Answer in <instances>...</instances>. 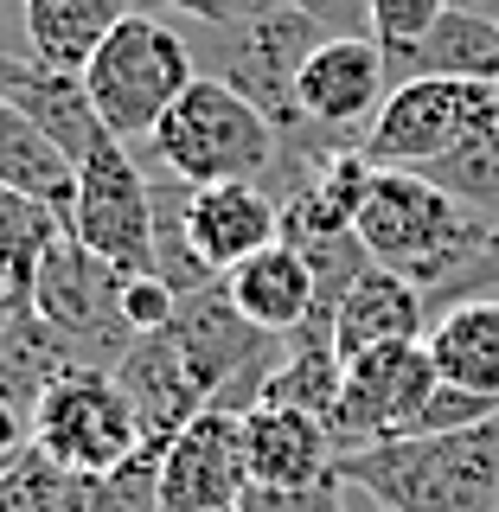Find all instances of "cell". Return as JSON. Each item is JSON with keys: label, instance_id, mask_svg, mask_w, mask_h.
Here are the masks:
<instances>
[{"label": "cell", "instance_id": "obj_1", "mask_svg": "<svg viewBox=\"0 0 499 512\" xmlns=\"http://www.w3.org/2000/svg\"><path fill=\"white\" fill-rule=\"evenodd\" d=\"M352 231H359L372 263L416 282L429 295V308L442 314L461 276L474 269V256L493 244L499 224L480 218L474 205H461L455 192H442L429 173H372Z\"/></svg>", "mask_w": 499, "mask_h": 512}, {"label": "cell", "instance_id": "obj_2", "mask_svg": "<svg viewBox=\"0 0 499 512\" xmlns=\"http://www.w3.org/2000/svg\"><path fill=\"white\" fill-rule=\"evenodd\" d=\"M340 480L378 512H499V416L340 455Z\"/></svg>", "mask_w": 499, "mask_h": 512}, {"label": "cell", "instance_id": "obj_3", "mask_svg": "<svg viewBox=\"0 0 499 512\" xmlns=\"http://www.w3.org/2000/svg\"><path fill=\"white\" fill-rule=\"evenodd\" d=\"M148 160L160 173L186 186H231V180H256L269 186L282 173V135L250 96H237L218 77H192V90L160 116V128L148 141Z\"/></svg>", "mask_w": 499, "mask_h": 512}, {"label": "cell", "instance_id": "obj_4", "mask_svg": "<svg viewBox=\"0 0 499 512\" xmlns=\"http://www.w3.org/2000/svg\"><path fill=\"white\" fill-rule=\"evenodd\" d=\"M199 77V58H192L186 32H173L160 13H128V20L96 45V58L84 64V90L96 103V116L116 141H148L160 116L192 90Z\"/></svg>", "mask_w": 499, "mask_h": 512}, {"label": "cell", "instance_id": "obj_5", "mask_svg": "<svg viewBox=\"0 0 499 512\" xmlns=\"http://www.w3.org/2000/svg\"><path fill=\"white\" fill-rule=\"evenodd\" d=\"M26 442H39L52 461H64L84 480H109L116 468L141 455L148 429L141 410L128 404V391L116 384V372H64L45 384V397L26 416Z\"/></svg>", "mask_w": 499, "mask_h": 512}, {"label": "cell", "instance_id": "obj_6", "mask_svg": "<svg viewBox=\"0 0 499 512\" xmlns=\"http://www.w3.org/2000/svg\"><path fill=\"white\" fill-rule=\"evenodd\" d=\"M71 244L103 256L116 276H154L160 269L154 180H148V167H141V154H128V141H116V135L77 167Z\"/></svg>", "mask_w": 499, "mask_h": 512}, {"label": "cell", "instance_id": "obj_7", "mask_svg": "<svg viewBox=\"0 0 499 512\" xmlns=\"http://www.w3.org/2000/svg\"><path fill=\"white\" fill-rule=\"evenodd\" d=\"M122 282L128 276H116L103 256H90L84 244H71V237H64L39 263V276H32V308H39V320L64 340V352L77 359V372H116L122 352L141 340L122 314Z\"/></svg>", "mask_w": 499, "mask_h": 512}, {"label": "cell", "instance_id": "obj_8", "mask_svg": "<svg viewBox=\"0 0 499 512\" xmlns=\"http://www.w3.org/2000/svg\"><path fill=\"white\" fill-rule=\"evenodd\" d=\"M442 384L436 359H429L423 340H404V346H378V352H359L346 359V378H340V397L327 410V436L340 455H359V448H384V442H404L423 429V404L429 391Z\"/></svg>", "mask_w": 499, "mask_h": 512}, {"label": "cell", "instance_id": "obj_9", "mask_svg": "<svg viewBox=\"0 0 499 512\" xmlns=\"http://www.w3.org/2000/svg\"><path fill=\"white\" fill-rule=\"evenodd\" d=\"M487 90L493 84H468V77H404L359 135V154L378 173H429L474 128Z\"/></svg>", "mask_w": 499, "mask_h": 512}, {"label": "cell", "instance_id": "obj_10", "mask_svg": "<svg viewBox=\"0 0 499 512\" xmlns=\"http://www.w3.org/2000/svg\"><path fill=\"white\" fill-rule=\"evenodd\" d=\"M391 96V52L372 32H327L295 77V103L320 135L359 141Z\"/></svg>", "mask_w": 499, "mask_h": 512}, {"label": "cell", "instance_id": "obj_11", "mask_svg": "<svg viewBox=\"0 0 499 512\" xmlns=\"http://www.w3.org/2000/svg\"><path fill=\"white\" fill-rule=\"evenodd\" d=\"M250 493L244 410H199L160 448V512H231Z\"/></svg>", "mask_w": 499, "mask_h": 512}, {"label": "cell", "instance_id": "obj_12", "mask_svg": "<svg viewBox=\"0 0 499 512\" xmlns=\"http://www.w3.org/2000/svg\"><path fill=\"white\" fill-rule=\"evenodd\" d=\"M333 308V340H340V359H359V352H378V346H404V340H423L436 308L416 282H404L397 269L384 263H365L352 269L340 288L320 295Z\"/></svg>", "mask_w": 499, "mask_h": 512}, {"label": "cell", "instance_id": "obj_13", "mask_svg": "<svg viewBox=\"0 0 499 512\" xmlns=\"http://www.w3.org/2000/svg\"><path fill=\"white\" fill-rule=\"evenodd\" d=\"M244 461H250V487H308L340 468L327 423L314 410H288V404H250L244 410Z\"/></svg>", "mask_w": 499, "mask_h": 512}, {"label": "cell", "instance_id": "obj_14", "mask_svg": "<svg viewBox=\"0 0 499 512\" xmlns=\"http://www.w3.org/2000/svg\"><path fill=\"white\" fill-rule=\"evenodd\" d=\"M224 295H231V308L244 314L250 327L282 333V340H288V333L320 308V269L282 237V244L256 250L250 263H237L231 276H224Z\"/></svg>", "mask_w": 499, "mask_h": 512}, {"label": "cell", "instance_id": "obj_15", "mask_svg": "<svg viewBox=\"0 0 499 512\" xmlns=\"http://www.w3.org/2000/svg\"><path fill=\"white\" fill-rule=\"evenodd\" d=\"M128 13H141V0H26V52L45 71L84 77L96 45L116 32Z\"/></svg>", "mask_w": 499, "mask_h": 512}, {"label": "cell", "instance_id": "obj_16", "mask_svg": "<svg viewBox=\"0 0 499 512\" xmlns=\"http://www.w3.org/2000/svg\"><path fill=\"white\" fill-rule=\"evenodd\" d=\"M404 77H468V84H499V20L448 7L416 45L391 52V84Z\"/></svg>", "mask_w": 499, "mask_h": 512}, {"label": "cell", "instance_id": "obj_17", "mask_svg": "<svg viewBox=\"0 0 499 512\" xmlns=\"http://www.w3.org/2000/svg\"><path fill=\"white\" fill-rule=\"evenodd\" d=\"M423 346H429V359H436V372L448 384L499 397V295H474V301L442 308L429 320Z\"/></svg>", "mask_w": 499, "mask_h": 512}, {"label": "cell", "instance_id": "obj_18", "mask_svg": "<svg viewBox=\"0 0 499 512\" xmlns=\"http://www.w3.org/2000/svg\"><path fill=\"white\" fill-rule=\"evenodd\" d=\"M0 186H20L39 205H52L71 231V205H77V160L26 116L20 103L0 96Z\"/></svg>", "mask_w": 499, "mask_h": 512}, {"label": "cell", "instance_id": "obj_19", "mask_svg": "<svg viewBox=\"0 0 499 512\" xmlns=\"http://www.w3.org/2000/svg\"><path fill=\"white\" fill-rule=\"evenodd\" d=\"M7 103H20L26 116L39 122L45 135H52L58 148L77 160V167H84V160L109 141V128H103V116H96V103H90L84 77H71V71H45V64H26L20 90H13Z\"/></svg>", "mask_w": 499, "mask_h": 512}, {"label": "cell", "instance_id": "obj_20", "mask_svg": "<svg viewBox=\"0 0 499 512\" xmlns=\"http://www.w3.org/2000/svg\"><path fill=\"white\" fill-rule=\"evenodd\" d=\"M429 180L442 192H455L461 205H474L480 218L499 224V84L487 90V103H480L474 128L455 141V154H442L429 167Z\"/></svg>", "mask_w": 499, "mask_h": 512}, {"label": "cell", "instance_id": "obj_21", "mask_svg": "<svg viewBox=\"0 0 499 512\" xmlns=\"http://www.w3.org/2000/svg\"><path fill=\"white\" fill-rule=\"evenodd\" d=\"M90 500H96V480L71 474L39 442L13 448L0 461V512H90Z\"/></svg>", "mask_w": 499, "mask_h": 512}, {"label": "cell", "instance_id": "obj_22", "mask_svg": "<svg viewBox=\"0 0 499 512\" xmlns=\"http://www.w3.org/2000/svg\"><path fill=\"white\" fill-rule=\"evenodd\" d=\"M64 218L52 205H39L32 192L20 186H0V269H13V276H39V263L64 244Z\"/></svg>", "mask_w": 499, "mask_h": 512}, {"label": "cell", "instance_id": "obj_23", "mask_svg": "<svg viewBox=\"0 0 499 512\" xmlns=\"http://www.w3.org/2000/svg\"><path fill=\"white\" fill-rule=\"evenodd\" d=\"M90 512H160V448H141L128 468L96 480Z\"/></svg>", "mask_w": 499, "mask_h": 512}, {"label": "cell", "instance_id": "obj_24", "mask_svg": "<svg viewBox=\"0 0 499 512\" xmlns=\"http://www.w3.org/2000/svg\"><path fill=\"white\" fill-rule=\"evenodd\" d=\"M448 13V0H365V32L384 52H404Z\"/></svg>", "mask_w": 499, "mask_h": 512}, {"label": "cell", "instance_id": "obj_25", "mask_svg": "<svg viewBox=\"0 0 499 512\" xmlns=\"http://www.w3.org/2000/svg\"><path fill=\"white\" fill-rule=\"evenodd\" d=\"M352 493L340 468H333L327 480H308V487H250L244 493V512H352Z\"/></svg>", "mask_w": 499, "mask_h": 512}, {"label": "cell", "instance_id": "obj_26", "mask_svg": "<svg viewBox=\"0 0 499 512\" xmlns=\"http://www.w3.org/2000/svg\"><path fill=\"white\" fill-rule=\"evenodd\" d=\"M499 416V397H480V391H461V384H436L423 404V429L416 436H442V429H474V423H493Z\"/></svg>", "mask_w": 499, "mask_h": 512}, {"label": "cell", "instance_id": "obj_27", "mask_svg": "<svg viewBox=\"0 0 499 512\" xmlns=\"http://www.w3.org/2000/svg\"><path fill=\"white\" fill-rule=\"evenodd\" d=\"M154 7H173L199 26H244V20H263V13L288 7V0H154Z\"/></svg>", "mask_w": 499, "mask_h": 512}, {"label": "cell", "instance_id": "obj_28", "mask_svg": "<svg viewBox=\"0 0 499 512\" xmlns=\"http://www.w3.org/2000/svg\"><path fill=\"white\" fill-rule=\"evenodd\" d=\"M474 295H499V231H493V244L474 256V269L461 276V288L448 295V308H455V301H474Z\"/></svg>", "mask_w": 499, "mask_h": 512}, {"label": "cell", "instance_id": "obj_29", "mask_svg": "<svg viewBox=\"0 0 499 512\" xmlns=\"http://www.w3.org/2000/svg\"><path fill=\"white\" fill-rule=\"evenodd\" d=\"M301 13H314L327 32H365V0H295Z\"/></svg>", "mask_w": 499, "mask_h": 512}, {"label": "cell", "instance_id": "obj_30", "mask_svg": "<svg viewBox=\"0 0 499 512\" xmlns=\"http://www.w3.org/2000/svg\"><path fill=\"white\" fill-rule=\"evenodd\" d=\"M0 52H7V58H32L26 52V0H0Z\"/></svg>", "mask_w": 499, "mask_h": 512}, {"label": "cell", "instance_id": "obj_31", "mask_svg": "<svg viewBox=\"0 0 499 512\" xmlns=\"http://www.w3.org/2000/svg\"><path fill=\"white\" fill-rule=\"evenodd\" d=\"M26 308H32V282L13 276V269H0V333H7Z\"/></svg>", "mask_w": 499, "mask_h": 512}, {"label": "cell", "instance_id": "obj_32", "mask_svg": "<svg viewBox=\"0 0 499 512\" xmlns=\"http://www.w3.org/2000/svg\"><path fill=\"white\" fill-rule=\"evenodd\" d=\"M13 448H26V410L13 404L7 391H0V461H7Z\"/></svg>", "mask_w": 499, "mask_h": 512}, {"label": "cell", "instance_id": "obj_33", "mask_svg": "<svg viewBox=\"0 0 499 512\" xmlns=\"http://www.w3.org/2000/svg\"><path fill=\"white\" fill-rule=\"evenodd\" d=\"M26 64H32V58H7V52H0V96H13V90H20Z\"/></svg>", "mask_w": 499, "mask_h": 512}, {"label": "cell", "instance_id": "obj_34", "mask_svg": "<svg viewBox=\"0 0 499 512\" xmlns=\"http://www.w3.org/2000/svg\"><path fill=\"white\" fill-rule=\"evenodd\" d=\"M448 7H461V13H480V20H499V0H448Z\"/></svg>", "mask_w": 499, "mask_h": 512}, {"label": "cell", "instance_id": "obj_35", "mask_svg": "<svg viewBox=\"0 0 499 512\" xmlns=\"http://www.w3.org/2000/svg\"><path fill=\"white\" fill-rule=\"evenodd\" d=\"M231 512H244V506H231Z\"/></svg>", "mask_w": 499, "mask_h": 512}]
</instances>
